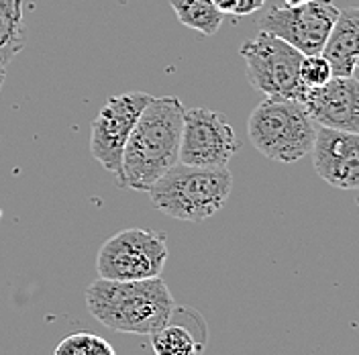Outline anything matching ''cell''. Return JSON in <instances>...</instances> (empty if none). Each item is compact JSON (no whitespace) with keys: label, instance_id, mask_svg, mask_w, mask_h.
Listing matches in <instances>:
<instances>
[{"label":"cell","instance_id":"18","mask_svg":"<svg viewBox=\"0 0 359 355\" xmlns=\"http://www.w3.org/2000/svg\"><path fill=\"white\" fill-rule=\"evenodd\" d=\"M264 4H266V0H235V11H233V15H235V17L253 15V13H257Z\"/></svg>","mask_w":359,"mask_h":355},{"label":"cell","instance_id":"11","mask_svg":"<svg viewBox=\"0 0 359 355\" xmlns=\"http://www.w3.org/2000/svg\"><path fill=\"white\" fill-rule=\"evenodd\" d=\"M314 172L339 190H359V133L320 127L313 145Z\"/></svg>","mask_w":359,"mask_h":355},{"label":"cell","instance_id":"3","mask_svg":"<svg viewBox=\"0 0 359 355\" xmlns=\"http://www.w3.org/2000/svg\"><path fill=\"white\" fill-rule=\"evenodd\" d=\"M233 190L226 168H202L178 161L149 188L159 213L178 221L201 222L217 215Z\"/></svg>","mask_w":359,"mask_h":355},{"label":"cell","instance_id":"5","mask_svg":"<svg viewBox=\"0 0 359 355\" xmlns=\"http://www.w3.org/2000/svg\"><path fill=\"white\" fill-rule=\"evenodd\" d=\"M247 67V80L266 96L302 100L306 86L300 80L304 53L278 35L262 31L239 49Z\"/></svg>","mask_w":359,"mask_h":355},{"label":"cell","instance_id":"15","mask_svg":"<svg viewBox=\"0 0 359 355\" xmlns=\"http://www.w3.org/2000/svg\"><path fill=\"white\" fill-rule=\"evenodd\" d=\"M151 337V347L156 355H201L202 345L182 325H165Z\"/></svg>","mask_w":359,"mask_h":355},{"label":"cell","instance_id":"8","mask_svg":"<svg viewBox=\"0 0 359 355\" xmlns=\"http://www.w3.org/2000/svg\"><path fill=\"white\" fill-rule=\"evenodd\" d=\"M335 0H309L296 6H271L262 19L264 31L278 35L304 55L323 53L335 27Z\"/></svg>","mask_w":359,"mask_h":355},{"label":"cell","instance_id":"19","mask_svg":"<svg viewBox=\"0 0 359 355\" xmlns=\"http://www.w3.org/2000/svg\"><path fill=\"white\" fill-rule=\"evenodd\" d=\"M212 2L224 15H229V13L233 15V11H235V0H212Z\"/></svg>","mask_w":359,"mask_h":355},{"label":"cell","instance_id":"21","mask_svg":"<svg viewBox=\"0 0 359 355\" xmlns=\"http://www.w3.org/2000/svg\"><path fill=\"white\" fill-rule=\"evenodd\" d=\"M2 82H4V69L0 66V86H2Z\"/></svg>","mask_w":359,"mask_h":355},{"label":"cell","instance_id":"23","mask_svg":"<svg viewBox=\"0 0 359 355\" xmlns=\"http://www.w3.org/2000/svg\"><path fill=\"white\" fill-rule=\"evenodd\" d=\"M355 67H359V58H358V60H355Z\"/></svg>","mask_w":359,"mask_h":355},{"label":"cell","instance_id":"2","mask_svg":"<svg viewBox=\"0 0 359 355\" xmlns=\"http://www.w3.org/2000/svg\"><path fill=\"white\" fill-rule=\"evenodd\" d=\"M88 312L116 333L154 335L176 311L174 296L161 278L116 282L98 278L84 294Z\"/></svg>","mask_w":359,"mask_h":355},{"label":"cell","instance_id":"22","mask_svg":"<svg viewBox=\"0 0 359 355\" xmlns=\"http://www.w3.org/2000/svg\"><path fill=\"white\" fill-rule=\"evenodd\" d=\"M353 76H355V78H358V80H359V67H355V72H353Z\"/></svg>","mask_w":359,"mask_h":355},{"label":"cell","instance_id":"10","mask_svg":"<svg viewBox=\"0 0 359 355\" xmlns=\"http://www.w3.org/2000/svg\"><path fill=\"white\" fill-rule=\"evenodd\" d=\"M316 125L359 133V80L333 76L325 86L309 88L300 100Z\"/></svg>","mask_w":359,"mask_h":355},{"label":"cell","instance_id":"13","mask_svg":"<svg viewBox=\"0 0 359 355\" xmlns=\"http://www.w3.org/2000/svg\"><path fill=\"white\" fill-rule=\"evenodd\" d=\"M25 47L21 0H0V66L4 67Z\"/></svg>","mask_w":359,"mask_h":355},{"label":"cell","instance_id":"9","mask_svg":"<svg viewBox=\"0 0 359 355\" xmlns=\"http://www.w3.org/2000/svg\"><path fill=\"white\" fill-rule=\"evenodd\" d=\"M239 152V139L221 112L190 109L184 112L180 161L202 168H226Z\"/></svg>","mask_w":359,"mask_h":355},{"label":"cell","instance_id":"17","mask_svg":"<svg viewBox=\"0 0 359 355\" xmlns=\"http://www.w3.org/2000/svg\"><path fill=\"white\" fill-rule=\"evenodd\" d=\"M333 66L331 62L323 55H304L302 66H300V80L306 88H318L325 86L331 78H333Z\"/></svg>","mask_w":359,"mask_h":355},{"label":"cell","instance_id":"16","mask_svg":"<svg viewBox=\"0 0 359 355\" xmlns=\"http://www.w3.org/2000/svg\"><path fill=\"white\" fill-rule=\"evenodd\" d=\"M53 355H116V351L104 337L90 331H78L64 337Z\"/></svg>","mask_w":359,"mask_h":355},{"label":"cell","instance_id":"20","mask_svg":"<svg viewBox=\"0 0 359 355\" xmlns=\"http://www.w3.org/2000/svg\"><path fill=\"white\" fill-rule=\"evenodd\" d=\"M288 6H296V4H302V2H309V0H284Z\"/></svg>","mask_w":359,"mask_h":355},{"label":"cell","instance_id":"6","mask_svg":"<svg viewBox=\"0 0 359 355\" xmlns=\"http://www.w3.org/2000/svg\"><path fill=\"white\" fill-rule=\"evenodd\" d=\"M168 262V239L159 231L123 229L107 239L96 257L100 278L131 282L159 278Z\"/></svg>","mask_w":359,"mask_h":355},{"label":"cell","instance_id":"14","mask_svg":"<svg viewBox=\"0 0 359 355\" xmlns=\"http://www.w3.org/2000/svg\"><path fill=\"white\" fill-rule=\"evenodd\" d=\"M178 21L202 33L204 37L217 35L224 19V13H221L212 0H170Z\"/></svg>","mask_w":359,"mask_h":355},{"label":"cell","instance_id":"4","mask_svg":"<svg viewBox=\"0 0 359 355\" xmlns=\"http://www.w3.org/2000/svg\"><path fill=\"white\" fill-rule=\"evenodd\" d=\"M314 125L302 102L266 96L247 121V135L262 156L280 163H294L313 152Z\"/></svg>","mask_w":359,"mask_h":355},{"label":"cell","instance_id":"7","mask_svg":"<svg viewBox=\"0 0 359 355\" xmlns=\"http://www.w3.org/2000/svg\"><path fill=\"white\" fill-rule=\"evenodd\" d=\"M154 96L147 92H125L118 96H111L90 129V154L107 170L121 176L123 152L129 141V135L135 129L141 112L151 102Z\"/></svg>","mask_w":359,"mask_h":355},{"label":"cell","instance_id":"12","mask_svg":"<svg viewBox=\"0 0 359 355\" xmlns=\"http://www.w3.org/2000/svg\"><path fill=\"white\" fill-rule=\"evenodd\" d=\"M323 55L331 62L335 76H353L359 58V6L339 11Z\"/></svg>","mask_w":359,"mask_h":355},{"label":"cell","instance_id":"1","mask_svg":"<svg viewBox=\"0 0 359 355\" xmlns=\"http://www.w3.org/2000/svg\"><path fill=\"white\" fill-rule=\"evenodd\" d=\"M184 105L178 96H159L141 112L123 152L118 188L149 192V188L180 161Z\"/></svg>","mask_w":359,"mask_h":355}]
</instances>
